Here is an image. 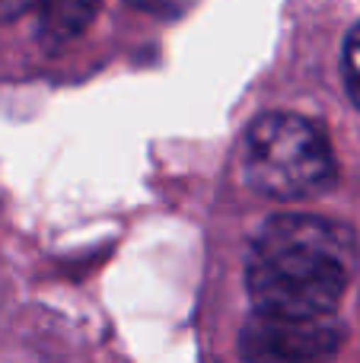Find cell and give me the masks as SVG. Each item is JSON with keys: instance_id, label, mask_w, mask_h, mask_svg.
Segmentation results:
<instances>
[{"instance_id": "3957f363", "label": "cell", "mask_w": 360, "mask_h": 363, "mask_svg": "<svg viewBox=\"0 0 360 363\" xmlns=\"http://www.w3.org/2000/svg\"><path fill=\"white\" fill-rule=\"evenodd\" d=\"M344 341V328L332 315L297 319V315L252 313L242 325L240 354L246 363H325Z\"/></svg>"}, {"instance_id": "7a4b0ae2", "label": "cell", "mask_w": 360, "mask_h": 363, "mask_svg": "<svg viewBox=\"0 0 360 363\" xmlns=\"http://www.w3.org/2000/svg\"><path fill=\"white\" fill-rule=\"evenodd\" d=\"M242 169L255 191L278 201H303L335 182V157L313 121L268 112L246 131Z\"/></svg>"}, {"instance_id": "277c9868", "label": "cell", "mask_w": 360, "mask_h": 363, "mask_svg": "<svg viewBox=\"0 0 360 363\" xmlns=\"http://www.w3.org/2000/svg\"><path fill=\"white\" fill-rule=\"evenodd\" d=\"M99 6L102 0H42V6H38V35L48 48H61L93 23Z\"/></svg>"}, {"instance_id": "5b68a950", "label": "cell", "mask_w": 360, "mask_h": 363, "mask_svg": "<svg viewBox=\"0 0 360 363\" xmlns=\"http://www.w3.org/2000/svg\"><path fill=\"white\" fill-rule=\"evenodd\" d=\"M344 86H348L354 106H360V23L351 29L348 42H344Z\"/></svg>"}, {"instance_id": "6da1fadb", "label": "cell", "mask_w": 360, "mask_h": 363, "mask_svg": "<svg viewBox=\"0 0 360 363\" xmlns=\"http://www.w3.org/2000/svg\"><path fill=\"white\" fill-rule=\"evenodd\" d=\"M357 262L344 226L306 213H281L255 236L246 287L255 313L322 319L342 303Z\"/></svg>"}, {"instance_id": "8992f818", "label": "cell", "mask_w": 360, "mask_h": 363, "mask_svg": "<svg viewBox=\"0 0 360 363\" xmlns=\"http://www.w3.org/2000/svg\"><path fill=\"white\" fill-rule=\"evenodd\" d=\"M42 0H0V23H10V19H19L26 13L38 10Z\"/></svg>"}]
</instances>
